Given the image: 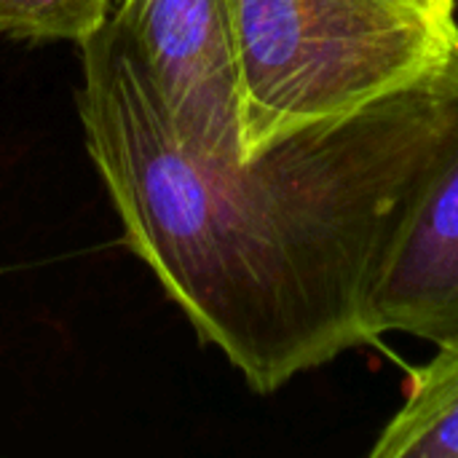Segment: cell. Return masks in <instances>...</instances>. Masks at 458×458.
Returning a JSON list of instances; mask_svg holds the SVG:
<instances>
[{
  "mask_svg": "<svg viewBox=\"0 0 458 458\" xmlns=\"http://www.w3.org/2000/svg\"><path fill=\"white\" fill-rule=\"evenodd\" d=\"M456 62L252 161H223L177 134L113 21L81 46L83 142L126 247L252 392L376 341L370 287L454 126Z\"/></svg>",
  "mask_w": 458,
  "mask_h": 458,
  "instance_id": "6da1fadb",
  "label": "cell"
},
{
  "mask_svg": "<svg viewBox=\"0 0 458 458\" xmlns=\"http://www.w3.org/2000/svg\"><path fill=\"white\" fill-rule=\"evenodd\" d=\"M242 161L435 81L458 59L456 0H228Z\"/></svg>",
  "mask_w": 458,
  "mask_h": 458,
  "instance_id": "7a4b0ae2",
  "label": "cell"
},
{
  "mask_svg": "<svg viewBox=\"0 0 458 458\" xmlns=\"http://www.w3.org/2000/svg\"><path fill=\"white\" fill-rule=\"evenodd\" d=\"M110 21L145 62L177 134L204 156L242 161L228 0H113Z\"/></svg>",
  "mask_w": 458,
  "mask_h": 458,
  "instance_id": "3957f363",
  "label": "cell"
},
{
  "mask_svg": "<svg viewBox=\"0 0 458 458\" xmlns=\"http://www.w3.org/2000/svg\"><path fill=\"white\" fill-rule=\"evenodd\" d=\"M368 327L458 346V62L454 126L378 263Z\"/></svg>",
  "mask_w": 458,
  "mask_h": 458,
  "instance_id": "277c9868",
  "label": "cell"
},
{
  "mask_svg": "<svg viewBox=\"0 0 458 458\" xmlns=\"http://www.w3.org/2000/svg\"><path fill=\"white\" fill-rule=\"evenodd\" d=\"M370 458H458V346L419 368Z\"/></svg>",
  "mask_w": 458,
  "mask_h": 458,
  "instance_id": "5b68a950",
  "label": "cell"
},
{
  "mask_svg": "<svg viewBox=\"0 0 458 458\" xmlns=\"http://www.w3.org/2000/svg\"><path fill=\"white\" fill-rule=\"evenodd\" d=\"M113 16V0H0V38L89 43Z\"/></svg>",
  "mask_w": 458,
  "mask_h": 458,
  "instance_id": "8992f818",
  "label": "cell"
}]
</instances>
